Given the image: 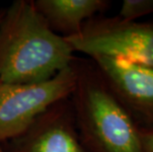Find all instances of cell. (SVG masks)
Segmentation results:
<instances>
[{
  "mask_svg": "<svg viewBox=\"0 0 153 152\" xmlns=\"http://www.w3.org/2000/svg\"><path fill=\"white\" fill-rule=\"evenodd\" d=\"M1 146L4 152H88L78 135L70 97L51 105L24 133Z\"/></svg>",
  "mask_w": 153,
  "mask_h": 152,
  "instance_id": "cell-6",
  "label": "cell"
},
{
  "mask_svg": "<svg viewBox=\"0 0 153 152\" xmlns=\"http://www.w3.org/2000/svg\"><path fill=\"white\" fill-rule=\"evenodd\" d=\"M150 13H153V0H125L119 17L126 21H134Z\"/></svg>",
  "mask_w": 153,
  "mask_h": 152,
  "instance_id": "cell-8",
  "label": "cell"
},
{
  "mask_svg": "<svg viewBox=\"0 0 153 152\" xmlns=\"http://www.w3.org/2000/svg\"><path fill=\"white\" fill-rule=\"evenodd\" d=\"M5 10L6 9H0V22H1L3 16H4V14H5Z\"/></svg>",
  "mask_w": 153,
  "mask_h": 152,
  "instance_id": "cell-10",
  "label": "cell"
},
{
  "mask_svg": "<svg viewBox=\"0 0 153 152\" xmlns=\"http://www.w3.org/2000/svg\"><path fill=\"white\" fill-rule=\"evenodd\" d=\"M143 152H153V127L150 128H139Z\"/></svg>",
  "mask_w": 153,
  "mask_h": 152,
  "instance_id": "cell-9",
  "label": "cell"
},
{
  "mask_svg": "<svg viewBox=\"0 0 153 152\" xmlns=\"http://www.w3.org/2000/svg\"><path fill=\"white\" fill-rule=\"evenodd\" d=\"M75 59L66 40L55 34L32 0H17L0 22V83L39 84Z\"/></svg>",
  "mask_w": 153,
  "mask_h": 152,
  "instance_id": "cell-1",
  "label": "cell"
},
{
  "mask_svg": "<svg viewBox=\"0 0 153 152\" xmlns=\"http://www.w3.org/2000/svg\"><path fill=\"white\" fill-rule=\"evenodd\" d=\"M64 39L74 53L80 51L90 57H122L153 66V22L99 15L86 21L77 35Z\"/></svg>",
  "mask_w": 153,
  "mask_h": 152,
  "instance_id": "cell-3",
  "label": "cell"
},
{
  "mask_svg": "<svg viewBox=\"0 0 153 152\" xmlns=\"http://www.w3.org/2000/svg\"><path fill=\"white\" fill-rule=\"evenodd\" d=\"M70 98L76 129L88 152H143L139 128L92 59L75 56Z\"/></svg>",
  "mask_w": 153,
  "mask_h": 152,
  "instance_id": "cell-2",
  "label": "cell"
},
{
  "mask_svg": "<svg viewBox=\"0 0 153 152\" xmlns=\"http://www.w3.org/2000/svg\"><path fill=\"white\" fill-rule=\"evenodd\" d=\"M75 84L73 61L43 83H0V145L24 133L51 105L70 97Z\"/></svg>",
  "mask_w": 153,
  "mask_h": 152,
  "instance_id": "cell-4",
  "label": "cell"
},
{
  "mask_svg": "<svg viewBox=\"0 0 153 152\" xmlns=\"http://www.w3.org/2000/svg\"><path fill=\"white\" fill-rule=\"evenodd\" d=\"M139 128L153 127V66L122 57H91Z\"/></svg>",
  "mask_w": 153,
  "mask_h": 152,
  "instance_id": "cell-5",
  "label": "cell"
},
{
  "mask_svg": "<svg viewBox=\"0 0 153 152\" xmlns=\"http://www.w3.org/2000/svg\"><path fill=\"white\" fill-rule=\"evenodd\" d=\"M0 152H4V150H3V148H2L1 145H0Z\"/></svg>",
  "mask_w": 153,
  "mask_h": 152,
  "instance_id": "cell-11",
  "label": "cell"
},
{
  "mask_svg": "<svg viewBox=\"0 0 153 152\" xmlns=\"http://www.w3.org/2000/svg\"><path fill=\"white\" fill-rule=\"evenodd\" d=\"M34 4L48 27L63 38L77 35L89 19L110 6L106 0H36Z\"/></svg>",
  "mask_w": 153,
  "mask_h": 152,
  "instance_id": "cell-7",
  "label": "cell"
}]
</instances>
